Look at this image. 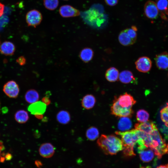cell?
Listing matches in <instances>:
<instances>
[{"label": "cell", "mask_w": 168, "mask_h": 168, "mask_svg": "<svg viewBox=\"0 0 168 168\" xmlns=\"http://www.w3.org/2000/svg\"><path fill=\"white\" fill-rule=\"evenodd\" d=\"M167 153L168 154V143L167 144Z\"/></svg>", "instance_id": "cell-39"}, {"label": "cell", "mask_w": 168, "mask_h": 168, "mask_svg": "<svg viewBox=\"0 0 168 168\" xmlns=\"http://www.w3.org/2000/svg\"><path fill=\"white\" fill-rule=\"evenodd\" d=\"M86 135L88 139L90 141H94L99 137V132L96 127H91L87 130Z\"/></svg>", "instance_id": "cell-26"}, {"label": "cell", "mask_w": 168, "mask_h": 168, "mask_svg": "<svg viewBox=\"0 0 168 168\" xmlns=\"http://www.w3.org/2000/svg\"><path fill=\"white\" fill-rule=\"evenodd\" d=\"M115 133L121 138L123 146L122 150L124 156L130 157L135 156L134 147L137 141L141 138L139 130L135 129L125 132L116 131Z\"/></svg>", "instance_id": "cell-2"}, {"label": "cell", "mask_w": 168, "mask_h": 168, "mask_svg": "<svg viewBox=\"0 0 168 168\" xmlns=\"http://www.w3.org/2000/svg\"><path fill=\"white\" fill-rule=\"evenodd\" d=\"M160 117L165 125L168 127V103L160 111Z\"/></svg>", "instance_id": "cell-28"}, {"label": "cell", "mask_w": 168, "mask_h": 168, "mask_svg": "<svg viewBox=\"0 0 168 168\" xmlns=\"http://www.w3.org/2000/svg\"><path fill=\"white\" fill-rule=\"evenodd\" d=\"M112 114L119 117H130L133 114L132 109H127L120 106L114 100L111 107Z\"/></svg>", "instance_id": "cell-4"}, {"label": "cell", "mask_w": 168, "mask_h": 168, "mask_svg": "<svg viewBox=\"0 0 168 168\" xmlns=\"http://www.w3.org/2000/svg\"><path fill=\"white\" fill-rule=\"evenodd\" d=\"M140 131V136L146 146L153 150L158 159L167 152V146L157 128L151 133L145 134Z\"/></svg>", "instance_id": "cell-1"}, {"label": "cell", "mask_w": 168, "mask_h": 168, "mask_svg": "<svg viewBox=\"0 0 168 168\" xmlns=\"http://www.w3.org/2000/svg\"><path fill=\"white\" fill-rule=\"evenodd\" d=\"M97 143L106 155L116 154L123 149L121 140L114 135L102 134L98 139Z\"/></svg>", "instance_id": "cell-3"}, {"label": "cell", "mask_w": 168, "mask_h": 168, "mask_svg": "<svg viewBox=\"0 0 168 168\" xmlns=\"http://www.w3.org/2000/svg\"></svg>", "instance_id": "cell-40"}, {"label": "cell", "mask_w": 168, "mask_h": 168, "mask_svg": "<svg viewBox=\"0 0 168 168\" xmlns=\"http://www.w3.org/2000/svg\"><path fill=\"white\" fill-rule=\"evenodd\" d=\"M144 12L145 15L149 18H156L158 14V9L156 3L152 1H147L144 5Z\"/></svg>", "instance_id": "cell-9"}, {"label": "cell", "mask_w": 168, "mask_h": 168, "mask_svg": "<svg viewBox=\"0 0 168 168\" xmlns=\"http://www.w3.org/2000/svg\"><path fill=\"white\" fill-rule=\"evenodd\" d=\"M131 28L136 31H137V27L134 26H132L131 27Z\"/></svg>", "instance_id": "cell-38"}, {"label": "cell", "mask_w": 168, "mask_h": 168, "mask_svg": "<svg viewBox=\"0 0 168 168\" xmlns=\"http://www.w3.org/2000/svg\"><path fill=\"white\" fill-rule=\"evenodd\" d=\"M4 149V147L2 144V142H0V160L1 158V155H2V152Z\"/></svg>", "instance_id": "cell-34"}, {"label": "cell", "mask_w": 168, "mask_h": 168, "mask_svg": "<svg viewBox=\"0 0 168 168\" xmlns=\"http://www.w3.org/2000/svg\"><path fill=\"white\" fill-rule=\"evenodd\" d=\"M15 50V48L14 44L10 41L4 42L0 45V51L4 55H12Z\"/></svg>", "instance_id": "cell-17"}, {"label": "cell", "mask_w": 168, "mask_h": 168, "mask_svg": "<svg viewBox=\"0 0 168 168\" xmlns=\"http://www.w3.org/2000/svg\"><path fill=\"white\" fill-rule=\"evenodd\" d=\"M105 1L108 5L110 6H114L118 3L119 0H105Z\"/></svg>", "instance_id": "cell-32"}, {"label": "cell", "mask_w": 168, "mask_h": 168, "mask_svg": "<svg viewBox=\"0 0 168 168\" xmlns=\"http://www.w3.org/2000/svg\"><path fill=\"white\" fill-rule=\"evenodd\" d=\"M3 91L8 97L11 98H16L19 92V88L18 84L13 81L7 82L4 86Z\"/></svg>", "instance_id": "cell-6"}, {"label": "cell", "mask_w": 168, "mask_h": 168, "mask_svg": "<svg viewBox=\"0 0 168 168\" xmlns=\"http://www.w3.org/2000/svg\"><path fill=\"white\" fill-rule=\"evenodd\" d=\"M43 3L46 8L53 10L58 7L59 1L58 0H44Z\"/></svg>", "instance_id": "cell-29"}, {"label": "cell", "mask_w": 168, "mask_h": 168, "mask_svg": "<svg viewBox=\"0 0 168 168\" xmlns=\"http://www.w3.org/2000/svg\"><path fill=\"white\" fill-rule=\"evenodd\" d=\"M119 75L118 70L114 67H111L108 69L105 74L106 79L110 82H114L117 81L119 79Z\"/></svg>", "instance_id": "cell-19"}, {"label": "cell", "mask_w": 168, "mask_h": 168, "mask_svg": "<svg viewBox=\"0 0 168 168\" xmlns=\"http://www.w3.org/2000/svg\"><path fill=\"white\" fill-rule=\"evenodd\" d=\"M46 105L41 101H37L31 104L28 108V110L34 115L44 114L46 111Z\"/></svg>", "instance_id": "cell-14"}, {"label": "cell", "mask_w": 168, "mask_h": 168, "mask_svg": "<svg viewBox=\"0 0 168 168\" xmlns=\"http://www.w3.org/2000/svg\"><path fill=\"white\" fill-rule=\"evenodd\" d=\"M15 119L19 123H25L29 119L28 114L26 111L24 110H19L15 114Z\"/></svg>", "instance_id": "cell-25"}, {"label": "cell", "mask_w": 168, "mask_h": 168, "mask_svg": "<svg viewBox=\"0 0 168 168\" xmlns=\"http://www.w3.org/2000/svg\"><path fill=\"white\" fill-rule=\"evenodd\" d=\"M155 59L159 69L165 70L168 68V53L165 52L156 55Z\"/></svg>", "instance_id": "cell-13"}, {"label": "cell", "mask_w": 168, "mask_h": 168, "mask_svg": "<svg viewBox=\"0 0 168 168\" xmlns=\"http://www.w3.org/2000/svg\"><path fill=\"white\" fill-rule=\"evenodd\" d=\"M4 8V5L0 3V17L2 15L3 13Z\"/></svg>", "instance_id": "cell-35"}, {"label": "cell", "mask_w": 168, "mask_h": 168, "mask_svg": "<svg viewBox=\"0 0 168 168\" xmlns=\"http://www.w3.org/2000/svg\"><path fill=\"white\" fill-rule=\"evenodd\" d=\"M118 40L119 43L124 46H130L135 43L130 38L124 30L119 33Z\"/></svg>", "instance_id": "cell-22"}, {"label": "cell", "mask_w": 168, "mask_h": 168, "mask_svg": "<svg viewBox=\"0 0 168 168\" xmlns=\"http://www.w3.org/2000/svg\"><path fill=\"white\" fill-rule=\"evenodd\" d=\"M42 101L46 105H49L51 103L50 100L48 96L44 97L42 99Z\"/></svg>", "instance_id": "cell-33"}, {"label": "cell", "mask_w": 168, "mask_h": 168, "mask_svg": "<svg viewBox=\"0 0 168 168\" xmlns=\"http://www.w3.org/2000/svg\"><path fill=\"white\" fill-rule=\"evenodd\" d=\"M132 126V122L128 117H121L118 123V128L122 131L130 129Z\"/></svg>", "instance_id": "cell-24"}, {"label": "cell", "mask_w": 168, "mask_h": 168, "mask_svg": "<svg viewBox=\"0 0 168 168\" xmlns=\"http://www.w3.org/2000/svg\"><path fill=\"white\" fill-rule=\"evenodd\" d=\"M135 129L145 134L151 133L157 128L155 123L150 121L144 123L136 124L135 125Z\"/></svg>", "instance_id": "cell-15"}, {"label": "cell", "mask_w": 168, "mask_h": 168, "mask_svg": "<svg viewBox=\"0 0 168 168\" xmlns=\"http://www.w3.org/2000/svg\"><path fill=\"white\" fill-rule=\"evenodd\" d=\"M56 119L60 124H66L70 122L71 116L68 111L66 110H61L57 114Z\"/></svg>", "instance_id": "cell-21"}, {"label": "cell", "mask_w": 168, "mask_h": 168, "mask_svg": "<svg viewBox=\"0 0 168 168\" xmlns=\"http://www.w3.org/2000/svg\"><path fill=\"white\" fill-rule=\"evenodd\" d=\"M119 79L120 82L124 84L134 83L136 80L133 73L128 70L121 72L119 74Z\"/></svg>", "instance_id": "cell-16"}, {"label": "cell", "mask_w": 168, "mask_h": 168, "mask_svg": "<svg viewBox=\"0 0 168 168\" xmlns=\"http://www.w3.org/2000/svg\"><path fill=\"white\" fill-rule=\"evenodd\" d=\"M156 4L158 10L164 11L168 7V0H157Z\"/></svg>", "instance_id": "cell-30"}, {"label": "cell", "mask_w": 168, "mask_h": 168, "mask_svg": "<svg viewBox=\"0 0 168 168\" xmlns=\"http://www.w3.org/2000/svg\"><path fill=\"white\" fill-rule=\"evenodd\" d=\"M94 55V51L89 48L83 49L80 52L79 57L85 63H88L92 60Z\"/></svg>", "instance_id": "cell-20"}, {"label": "cell", "mask_w": 168, "mask_h": 168, "mask_svg": "<svg viewBox=\"0 0 168 168\" xmlns=\"http://www.w3.org/2000/svg\"><path fill=\"white\" fill-rule=\"evenodd\" d=\"M121 107L127 109H132L136 101L130 94L127 93L120 96L114 99Z\"/></svg>", "instance_id": "cell-8"}, {"label": "cell", "mask_w": 168, "mask_h": 168, "mask_svg": "<svg viewBox=\"0 0 168 168\" xmlns=\"http://www.w3.org/2000/svg\"><path fill=\"white\" fill-rule=\"evenodd\" d=\"M25 98L27 102L31 104L38 101L39 99V94L35 90H29L26 93Z\"/></svg>", "instance_id": "cell-23"}, {"label": "cell", "mask_w": 168, "mask_h": 168, "mask_svg": "<svg viewBox=\"0 0 168 168\" xmlns=\"http://www.w3.org/2000/svg\"><path fill=\"white\" fill-rule=\"evenodd\" d=\"M130 38L135 42L137 38L136 31L131 28H127L124 30Z\"/></svg>", "instance_id": "cell-31"}, {"label": "cell", "mask_w": 168, "mask_h": 168, "mask_svg": "<svg viewBox=\"0 0 168 168\" xmlns=\"http://www.w3.org/2000/svg\"><path fill=\"white\" fill-rule=\"evenodd\" d=\"M156 168H168V164L160 165Z\"/></svg>", "instance_id": "cell-36"}, {"label": "cell", "mask_w": 168, "mask_h": 168, "mask_svg": "<svg viewBox=\"0 0 168 168\" xmlns=\"http://www.w3.org/2000/svg\"><path fill=\"white\" fill-rule=\"evenodd\" d=\"M35 116L36 118L39 119H41L43 118V114H36Z\"/></svg>", "instance_id": "cell-37"}, {"label": "cell", "mask_w": 168, "mask_h": 168, "mask_svg": "<svg viewBox=\"0 0 168 168\" xmlns=\"http://www.w3.org/2000/svg\"><path fill=\"white\" fill-rule=\"evenodd\" d=\"M137 69L140 72L146 73L151 69L152 62L151 59L147 56L138 58L135 63Z\"/></svg>", "instance_id": "cell-7"}, {"label": "cell", "mask_w": 168, "mask_h": 168, "mask_svg": "<svg viewBox=\"0 0 168 168\" xmlns=\"http://www.w3.org/2000/svg\"></svg>", "instance_id": "cell-41"}, {"label": "cell", "mask_w": 168, "mask_h": 168, "mask_svg": "<svg viewBox=\"0 0 168 168\" xmlns=\"http://www.w3.org/2000/svg\"><path fill=\"white\" fill-rule=\"evenodd\" d=\"M149 115L146 110L141 109L137 112L136 117L137 121L140 123H144L148 121Z\"/></svg>", "instance_id": "cell-27"}, {"label": "cell", "mask_w": 168, "mask_h": 168, "mask_svg": "<svg viewBox=\"0 0 168 168\" xmlns=\"http://www.w3.org/2000/svg\"><path fill=\"white\" fill-rule=\"evenodd\" d=\"M55 150V148L52 144L50 143L46 142L40 146L39 151L40 155L42 157L49 158L54 155Z\"/></svg>", "instance_id": "cell-12"}, {"label": "cell", "mask_w": 168, "mask_h": 168, "mask_svg": "<svg viewBox=\"0 0 168 168\" xmlns=\"http://www.w3.org/2000/svg\"><path fill=\"white\" fill-rule=\"evenodd\" d=\"M42 16L38 10H33L29 11L26 16V20L28 26L36 27L41 23Z\"/></svg>", "instance_id": "cell-5"}, {"label": "cell", "mask_w": 168, "mask_h": 168, "mask_svg": "<svg viewBox=\"0 0 168 168\" xmlns=\"http://www.w3.org/2000/svg\"><path fill=\"white\" fill-rule=\"evenodd\" d=\"M96 99L94 96L87 94L84 96L81 101L82 106L84 109L89 110L92 108L95 105Z\"/></svg>", "instance_id": "cell-18"}, {"label": "cell", "mask_w": 168, "mask_h": 168, "mask_svg": "<svg viewBox=\"0 0 168 168\" xmlns=\"http://www.w3.org/2000/svg\"><path fill=\"white\" fill-rule=\"evenodd\" d=\"M137 152L139 153L141 160L145 163L152 161L154 159L155 156H156L153 150L146 146Z\"/></svg>", "instance_id": "cell-10"}, {"label": "cell", "mask_w": 168, "mask_h": 168, "mask_svg": "<svg viewBox=\"0 0 168 168\" xmlns=\"http://www.w3.org/2000/svg\"><path fill=\"white\" fill-rule=\"evenodd\" d=\"M59 12L62 16L66 18L77 16L80 14L78 10L67 5L61 6L59 9Z\"/></svg>", "instance_id": "cell-11"}]
</instances>
